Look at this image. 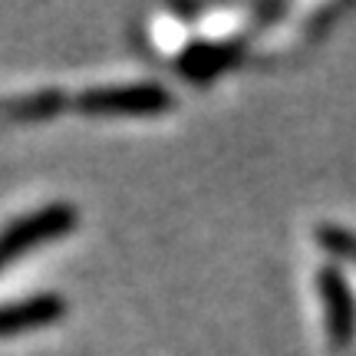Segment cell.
<instances>
[{"mask_svg": "<svg viewBox=\"0 0 356 356\" xmlns=\"http://www.w3.org/2000/svg\"><path fill=\"white\" fill-rule=\"evenodd\" d=\"M310 314L323 356L356 353V284L333 257L314 251L310 264Z\"/></svg>", "mask_w": 356, "mask_h": 356, "instance_id": "obj_1", "label": "cell"}, {"mask_svg": "<svg viewBox=\"0 0 356 356\" xmlns=\"http://www.w3.org/2000/svg\"><path fill=\"white\" fill-rule=\"evenodd\" d=\"M175 106L172 92L155 83H122V86H92L83 89L73 109L83 115H122V119H136V115H159L168 113Z\"/></svg>", "mask_w": 356, "mask_h": 356, "instance_id": "obj_2", "label": "cell"}, {"mask_svg": "<svg viewBox=\"0 0 356 356\" xmlns=\"http://www.w3.org/2000/svg\"><path fill=\"white\" fill-rule=\"evenodd\" d=\"M73 225H76L73 204H47V208H37V211L10 221L0 231V270L17 257L43 248V244L60 241L63 234L73 231Z\"/></svg>", "mask_w": 356, "mask_h": 356, "instance_id": "obj_3", "label": "cell"}, {"mask_svg": "<svg viewBox=\"0 0 356 356\" xmlns=\"http://www.w3.org/2000/svg\"><path fill=\"white\" fill-rule=\"evenodd\" d=\"M310 244H314V251L333 257L356 284V225L337 221V218H323L310 231Z\"/></svg>", "mask_w": 356, "mask_h": 356, "instance_id": "obj_4", "label": "cell"}, {"mask_svg": "<svg viewBox=\"0 0 356 356\" xmlns=\"http://www.w3.org/2000/svg\"><path fill=\"white\" fill-rule=\"evenodd\" d=\"M66 96L60 89H40V92H26V96H10L7 102H0V113L20 119V122H37V119H50V115L70 109Z\"/></svg>", "mask_w": 356, "mask_h": 356, "instance_id": "obj_5", "label": "cell"}, {"mask_svg": "<svg viewBox=\"0 0 356 356\" xmlns=\"http://www.w3.org/2000/svg\"><path fill=\"white\" fill-rule=\"evenodd\" d=\"M353 356H356V353H353Z\"/></svg>", "mask_w": 356, "mask_h": 356, "instance_id": "obj_6", "label": "cell"}]
</instances>
